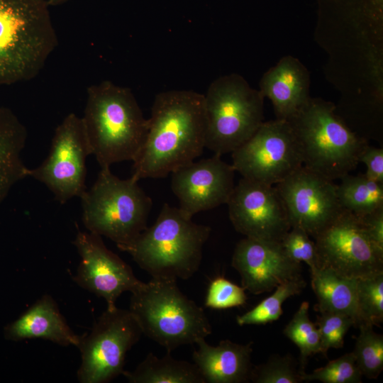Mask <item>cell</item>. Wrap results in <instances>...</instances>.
I'll use <instances>...</instances> for the list:
<instances>
[{
    "instance_id": "35",
    "label": "cell",
    "mask_w": 383,
    "mask_h": 383,
    "mask_svg": "<svg viewBox=\"0 0 383 383\" xmlns=\"http://www.w3.org/2000/svg\"><path fill=\"white\" fill-rule=\"evenodd\" d=\"M358 218L373 243L383 250V206Z\"/></svg>"
},
{
    "instance_id": "29",
    "label": "cell",
    "mask_w": 383,
    "mask_h": 383,
    "mask_svg": "<svg viewBox=\"0 0 383 383\" xmlns=\"http://www.w3.org/2000/svg\"><path fill=\"white\" fill-rule=\"evenodd\" d=\"M290 355H273L265 363L252 366L250 381L254 383H299L301 372Z\"/></svg>"
},
{
    "instance_id": "37",
    "label": "cell",
    "mask_w": 383,
    "mask_h": 383,
    "mask_svg": "<svg viewBox=\"0 0 383 383\" xmlns=\"http://www.w3.org/2000/svg\"><path fill=\"white\" fill-rule=\"evenodd\" d=\"M38 1H45V0H38Z\"/></svg>"
},
{
    "instance_id": "17",
    "label": "cell",
    "mask_w": 383,
    "mask_h": 383,
    "mask_svg": "<svg viewBox=\"0 0 383 383\" xmlns=\"http://www.w3.org/2000/svg\"><path fill=\"white\" fill-rule=\"evenodd\" d=\"M231 264L242 287L255 295L301 277V264L292 260L278 241L245 237L236 244Z\"/></svg>"
},
{
    "instance_id": "25",
    "label": "cell",
    "mask_w": 383,
    "mask_h": 383,
    "mask_svg": "<svg viewBox=\"0 0 383 383\" xmlns=\"http://www.w3.org/2000/svg\"><path fill=\"white\" fill-rule=\"evenodd\" d=\"M302 277L287 281L275 289L274 293L245 313L236 317L237 323L261 325L272 323L279 318L283 313V303L289 297L299 294L306 287Z\"/></svg>"
},
{
    "instance_id": "13",
    "label": "cell",
    "mask_w": 383,
    "mask_h": 383,
    "mask_svg": "<svg viewBox=\"0 0 383 383\" xmlns=\"http://www.w3.org/2000/svg\"><path fill=\"white\" fill-rule=\"evenodd\" d=\"M226 204L233 226L245 237L280 242L291 228L285 204L274 185L243 177Z\"/></svg>"
},
{
    "instance_id": "11",
    "label": "cell",
    "mask_w": 383,
    "mask_h": 383,
    "mask_svg": "<svg viewBox=\"0 0 383 383\" xmlns=\"http://www.w3.org/2000/svg\"><path fill=\"white\" fill-rule=\"evenodd\" d=\"M91 155L82 117L69 113L56 128L49 154L29 177L43 183L61 204L86 189V161Z\"/></svg>"
},
{
    "instance_id": "27",
    "label": "cell",
    "mask_w": 383,
    "mask_h": 383,
    "mask_svg": "<svg viewBox=\"0 0 383 383\" xmlns=\"http://www.w3.org/2000/svg\"><path fill=\"white\" fill-rule=\"evenodd\" d=\"M383 321V272L357 279L356 327Z\"/></svg>"
},
{
    "instance_id": "7",
    "label": "cell",
    "mask_w": 383,
    "mask_h": 383,
    "mask_svg": "<svg viewBox=\"0 0 383 383\" xmlns=\"http://www.w3.org/2000/svg\"><path fill=\"white\" fill-rule=\"evenodd\" d=\"M138 182L131 177L120 179L110 167L101 168L92 187L80 197L85 228L118 248L133 242L148 227L152 205Z\"/></svg>"
},
{
    "instance_id": "36",
    "label": "cell",
    "mask_w": 383,
    "mask_h": 383,
    "mask_svg": "<svg viewBox=\"0 0 383 383\" xmlns=\"http://www.w3.org/2000/svg\"><path fill=\"white\" fill-rule=\"evenodd\" d=\"M69 0H48L46 1L47 4L48 6H58L60 4H62L63 3L67 2Z\"/></svg>"
},
{
    "instance_id": "16",
    "label": "cell",
    "mask_w": 383,
    "mask_h": 383,
    "mask_svg": "<svg viewBox=\"0 0 383 383\" xmlns=\"http://www.w3.org/2000/svg\"><path fill=\"white\" fill-rule=\"evenodd\" d=\"M235 170L221 156L192 161L172 172L171 188L179 209L187 217L226 204L234 185Z\"/></svg>"
},
{
    "instance_id": "33",
    "label": "cell",
    "mask_w": 383,
    "mask_h": 383,
    "mask_svg": "<svg viewBox=\"0 0 383 383\" xmlns=\"http://www.w3.org/2000/svg\"><path fill=\"white\" fill-rule=\"evenodd\" d=\"M245 289L223 277L214 278L209 285L204 305L213 309H226L245 304Z\"/></svg>"
},
{
    "instance_id": "31",
    "label": "cell",
    "mask_w": 383,
    "mask_h": 383,
    "mask_svg": "<svg viewBox=\"0 0 383 383\" xmlns=\"http://www.w3.org/2000/svg\"><path fill=\"white\" fill-rule=\"evenodd\" d=\"M316 326L321 340V353L326 358L330 348L343 346L344 338L355 320L350 316L339 313L323 312L317 316Z\"/></svg>"
},
{
    "instance_id": "32",
    "label": "cell",
    "mask_w": 383,
    "mask_h": 383,
    "mask_svg": "<svg viewBox=\"0 0 383 383\" xmlns=\"http://www.w3.org/2000/svg\"><path fill=\"white\" fill-rule=\"evenodd\" d=\"M281 244L287 255L294 261L305 262L310 270L320 267V261L315 241L301 228L293 226L285 234Z\"/></svg>"
},
{
    "instance_id": "12",
    "label": "cell",
    "mask_w": 383,
    "mask_h": 383,
    "mask_svg": "<svg viewBox=\"0 0 383 383\" xmlns=\"http://www.w3.org/2000/svg\"><path fill=\"white\" fill-rule=\"evenodd\" d=\"M314 240L320 267L354 279L383 272V250L373 243L360 218L347 210Z\"/></svg>"
},
{
    "instance_id": "15",
    "label": "cell",
    "mask_w": 383,
    "mask_h": 383,
    "mask_svg": "<svg viewBox=\"0 0 383 383\" xmlns=\"http://www.w3.org/2000/svg\"><path fill=\"white\" fill-rule=\"evenodd\" d=\"M73 244L80 257L74 281L103 298L107 308L115 307L123 293H132L143 284L131 266L105 245L101 235L89 231L78 232Z\"/></svg>"
},
{
    "instance_id": "30",
    "label": "cell",
    "mask_w": 383,
    "mask_h": 383,
    "mask_svg": "<svg viewBox=\"0 0 383 383\" xmlns=\"http://www.w3.org/2000/svg\"><path fill=\"white\" fill-rule=\"evenodd\" d=\"M301 374L302 381L318 380L323 383H360L362 377L353 352L329 361L310 374L303 372Z\"/></svg>"
},
{
    "instance_id": "1",
    "label": "cell",
    "mask_w": 383,
    "mask_h": 383,
    "mask_svg": "<svg viewBox=\"0 0 383 383\" xmlns=\"http://www.w3.org/2000/svg\"><path fill=\"white\" fill-rule=\"evenodd\" d=\"M131 177L162 178L194 161L205 148L204 96L192 90L157 94Z\"/></svg>"
},
{
    "instance_id": "20",
    "label": "cell",
    "mask_w": 383,
    "mask_h": 383,
    "mask_svg": "<svg viewBox=\"0 0 383 383\" xmlns=\"http://www.w3.org/2000/svg\"><path fill=\"white\" fill-rule=\"evenodd\" d=\"M6 339L21 341L41 338L62 346H77L80 336L70 327L56 301L45 294L4 330Z\"/></svg>"
},
{
    "instance_id": "18",
    "label": "cell",
    "mask_w": 383,
    "mask_h": 383,
    "mask_svg": "<svg viewBox=\"0 0 383 383\" xmlns=\"http://www.w3.org/2000/svg\"><path fill=\"white\" fill-rule=\"evenodd\" d=\"M195 344L192 359L205 383H243L250 381L252 342L239 344L222 340L211 345L205 338Z\"/></svg>"
},
{
    "instance_id": "9",
    "label": "cell",
    "mask_w": 383,
    "mask_h": 383,
    "mask_svg": "<svg viewBox=\"0 0 383 383\" xmlns=\"http://www.w3.org/2000/svg\"><path fill=\"white\" fill-rule=\"evenodd\" d=\"M143 335L128 309L107 308L77 346L81 362L77 372L81 383H106L124 372L127 353Z\"/></svg>"
},
{
    "instance_id": "2",
    "label": "cell",
    "mask_w": 383,
    "mask_h": 383,
    "mask_svg": "<svg viewBox=\"0 0 383 383\" xmlns=\"http://www.w3.org/2000/svg\"><path fill=\"white\" fill-rule=\"evenodd\" d=\"M91 155L101 168L133 161L141 149L148 121L131 90L104 81L87 89L82 117Z\"/></svg>"
},
{
    "instance_id": "10",
    "label": "cell",
    "mask_w": 383,
    "mask_h": 383,
    "mask_svg": "<svg viewBox=\"0 0 383 383\" xmlns=\"http://www.w3.org/2000/svg\"><path fill=\"white\" fill-rule=\"evenodd\" d=\"M232 153V166L243 178L275 185L303 166L300 146L290 123L262 122Z\"/></svg>"
},
{
    "instance_id": "23",
    "label": "cell",
    "mask_w": 383,
    "mask_h": 383,
    "mask_svg": "<svg viewBox=\"0 0 383 383\" xmlns=\"http://www.w3.org/2000/svg\"><path fill=\"white\" fill-rule=\"evenodd\" d=\"M123 375L131 383H205L194 363L175 359L170 352L162 357L150 353L135 369Z\"/></svg>"
},
{
    "instance_id": "4",
    "label": "cell",
    "mask_w": 383,
    "mask_h": 383,
    "mask_svg": "<svg viewBox=\"0 0 383 383\" xmlns=\"http://www.w3.org/2000/svg\"><path fill=\"white\" fill-rule=\"evenodd\" d=\"M57 43L45 0H0V86L35 77Z\"/></svg>"
},
{
    "instance_id": "28",
    "label": "cell",
    "mask_w": 383,
    "mask_h": 383,
    "mask_svg": "<svg viewBox=\"0 0 383 383\" xmlns=\"http://www.w3.org/2000/svg\"><path fill=\"white\" fill-rule=\"evenodd\" d=\"M353 353L362 376L377 379L383 369V337L374 331L373 326L363 324L358 326Z\"/></svg>"
},
{
    "instance_id": "26",
    "label": "cell",
    "mask_w": 383,
    "mask_h": 383,
    "mask_svg": "<svg viewBox=\"0 0 383 383\" xmlns=\"http://www.w3.org/2000/svg\"><path fill=\"white\" fill-rule=\"evenodd\" d=\"M309 304L304 301L285 326L284 335L299 349V368L304 372L307 359L321 353V340L318 330L309 316Z\"/></svg>"
},
{
    "instance_id": "34",
    "label": "cell",
    "mask_w": 383,
    "mask_h": 383,
    "mask_svg": "<svg viewBox=\"0 0 383 383\" xmlns=\"http://www.w3.org/2000/svg\"><path fill=\"white\" fill-rule=\"evenodd\" d=\"M367 167L365 173L371 179L383 183V149L367 145L362 151L360 162Z\"/></svg>"
},
{
    "instance_id": "24",
    "label": "cell",
    "mask_w": 383,
    "mask_h": 383,
    "mask_svg": "<svg viewBox=\"0 0 383 383\" xmlns=\"http://www.w3.org/2000/svg\"><path fill=\"white\" fill-rule=\"evenodd\" d=\"M340 179L336 193L343 209L361 217L383 206V183L371 179L365 174H348Z\"/></svg>"
},
{
    "instance_id": "5",
    "label": "cell",
    "mask_w": 383,
    "mask_h": 383,
    "mask_svg": "<svg viewBox=\"0 0 383 383\" xmlns=\"http://www.w3.org/2000/svg\"><path fill=\"white\" fill-rule=\"evenodd\" d=\"M177 280L151 278L131 294L128 310L145 335L167 352L211 334L204 309L182 292Z\"/></svg>"
},
{
    "instance_id": "14",
    "label": "cell",
    "mask_w": 383,
    "mask_h": 383,
    "mask_svg": "<svg viewBox=\"0 0 383 383\" xmlns=\"http://www.w3.org/2000/svg\"><path fill=\"white\" fill-rule=\"evenodd\" d=\"M274 186L285 204L291 228L300 227L313 239L343 210L333 181L304 166Z\"/></svg>"
},
{
    "instance_id": "21",
    "label": "cell",
    "mask_w": 383,
    "mask_h": 383,
    "mask_svg": "<svg viewBox=\"0 0 383 383\" xmlns=\"http://www.w3.org/2000/svg\"><path fill=\"white\" fill-rule=\"evenodd\" d=\"M26 138V129L13 112L0 108V203L13 186L30 175L21 155Z\"/></svg>"
},
{
    "instance_id": "19",
    "label": "cell",
    "mask_w": 383,
    "mask_h": 383,
    "mask_svg": "<svg viewBox=\"0 0 383 383\" xmlns=\"http://www.w3.org/2000/svg\"><path fill=\"white\" fill-rule=\"evenodd\" d=\"M260 92L272 103L277 119H290L310 99L309 74L297 60L282 58L262 76Z\"/></svg>"
},
{
    "instance_id": "6",
    "label": "cell",
    "mask_w": 383,
    "mask_h": 383,
    "mask_svg": "<svg viewBox=\"0 0 383 383\" xmlns=\"http://www.w3.org/2000/svg\"><path fill=\"white\" fill-rule=\"evenodd\" d=\"M301 148L303 166L328 179H341L356 168L368 145L335 113V106L311 99L288 120Z\"/></svg>"
},
{
    "instance_id": "3",
    "label": "cell",
    "mask_w": 383,
    "mask_h": 383,
    "mask_svg": "<svg viewBox=\"0 0 383 383\" xmlns=\"http://www.w3.org/2000/svg\"><path fill=\"white\" fill-rule=\"evenodd\" d=\"M210 233L209 226L165 204L152 226L118 249L129 253L152 278L188 279L200 267Z\"/></svg>"
},
{
    "instance_id": "22",
    "label": "cell",
    "mask_w": 383,
    "mask_h": 383,
    "mask_svg": "<svg viewBox=\"0 0 383 383\" xmlns=\"http://www.w3.org/2000/svg\"><path fill=\"white\" fill-rule=\"evenodd\" d=\"M311 287L317 298L314 309L320 313L346 314L357 321V279L340 274L328 267L311 270Z\"/></svg>"
},
{
    "instance_id": "8",
    "label": "cell",
    "mask_w": 383,
    "mask_h": 383,
    "mask_svg": "<svg viewBox=\"0 0 383 383\" xmlns=\"http://www.w3.org/2000/svg\"><path fill=\"white\" fill-rule=\"evenodd\" d=\"M204 96L205 148L216 155L233 152L263 122V95L239 74L218 77Z\"/></svg>"
}]
</instances>
